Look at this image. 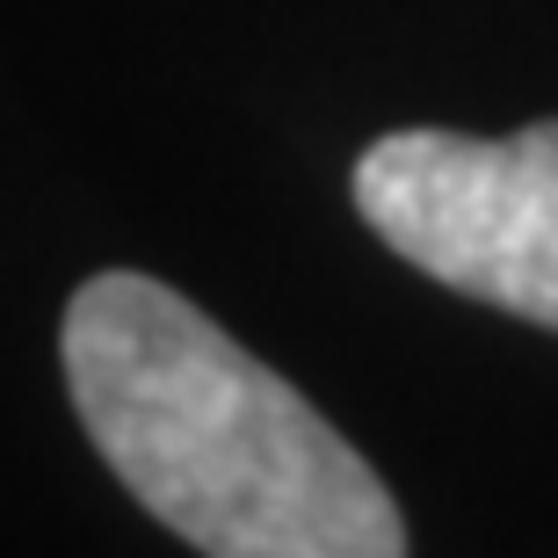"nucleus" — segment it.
Wrapping results in <instances>:
<instances>
[{
  "label": "nucleus",
  "instance_id": "obj_2",
  "mask_svg": "<svg viewBox=\"0 0 558 558\" xmlns=\"http://www.w3.org/2000/svg\"><path fill=\"white\" fill-rule=\"evenodd\" d=\"M355 210L442 290L558 333V117L515 138L392 131L355 160Z\"/></svg>",
  "mask_w": 558,
  "mask_h": 558
},
{
  "label": "nucleus",
  "instance_id": "obj_1",
  "mask_svg": "<svg viewBox=\"0 0 558 558\" xmlns=\"http://www.w3.org/2000/svg\"><path fill=\"white\" fill-rule=\"evenodd\" d=\"M87 442L145 515L210 558H399L407 522L298 385L160 276H87L59 327Z\"/></svg>",
  "mask_w": 558,
  "mask_h": 558
}]
</instances>
